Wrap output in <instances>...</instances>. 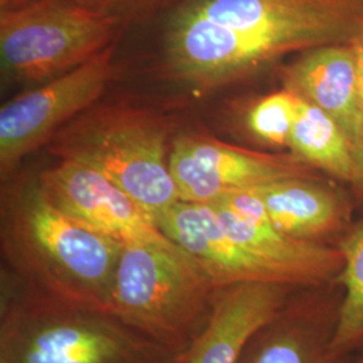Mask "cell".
Segmentation results:
<instances>
[{
	"label": "cell",
	"instance_id": "cell-1",
	"mask_svg": "<svg viewBox=\"0 0 363 363\" xmlns=\"http://www.w3.org/2000/svg\"><path fill=\"white\" fill-rule=\"evenodd\" d=\"M362 33L363 0H184L164 23L162 70L203 94Z\"/></svg>",
	"mask_w": 363,
	"mask_h": 363
},
{
	"label": "cell",
	"instance_id": "cell-2",
	"mask_svg": "<svg viewBox=\"0 0 363 363\" xmlns=\"http://www.w3.org/2000/svg\"><path fill=\"white\" fill-rule=\"evenodd\" d=\"M0 245L18 286L57 304L108 313L123 242L57 208L38 178L3 182Z\"/></svg>",
	"mask_w": 363,
	"mask_h": 363
},
{
	"label": "cell",
	"instance_id": "cell-3",
	"mask_svg": "<svg viewBox=\"0 0 363 363\" xmlns=\"http://www.w3.org/2000/svg\"><path fill=\"white\" fill-rule=\"evenodd\" d=\"M0 308V363H181L115 316L40 298L3 272Z\"/></svg>",
	"mask_w": 363,
	"mask_h": 363
},
{
	"label": "cell",
	"instance_id": "cell-4",
	"mask_svg": "<svg viewBox=\"0 0 363 363\" xmlns=\"http://www.w3.org/2000/svg\"><path fill=\"white\" fill-rule=\"evenodd\" d=\"M172 117L125 103L93 105L58 130L46 148L60 160L100 169L156 220L181 201L169 167Z\"/></svg>",
	"mask_w": 363,
	"mask_h": 363
},
{
	"label": "cell",
	"instance_id": "cell-5",
	"mask_svg": "<svg viewBox=\"0 0 363 363\" xmlns=\"http://www.w3.org/2000/svg\"><path fill=\"white\" fill-rule=\"evenodd\" d=\"M216 286L181 247L123 245L108 315L184 354L208 320Z\"/></svg>",
	"mask_w": 363,
	"mask_h": 363
},
{
	"label": "cell",
	"instance_id": "cell-6",
	"mask_svg": "<svg viewBox=\"0 0 363 363\" xmlns=\"http://www.w3.org/2000/svg\"><path fill=\"white\" fill-rule=\"evenodd\" d=\"M124 28L76 0H33L0 9L1 74L37 86L113 46Z\"/></svg>",
	"mask_w": 363,
	"mask_h": 363
},
{
	"label": "cell",
	"instance_id": "cell-7",
	"mask_svg": "<svg viewBox=\"0 0 363 363\" xmlns=\"http://www.w3.org/2000/svg\"><path fill=\"white\" fill-rule=\"evenodd\" d=\"M115 45L62 76L13 97L0 109V178L10 181L21 162L99 103L116 76Z\"/></svg>",
	"mask_w": 363,
	"mask_h": 363
},
{
	"label": "cell",
	"instance_id": "cell-8",
	"mask_svg": "<svg viewBox=\"0 0 363 363\" xmlns=\"http://www.w3.org/2000/svg\"><path fill=\"white\" fill-rule=\"evenodd\" d=\"M169 167L181 201L191 203H211L223 195L286 178L316 177L315 169L291 152L240 148L199 133L172 139Z\"/></svg>",
	"mask_w": 363,
	"mask_h": 363
},
{
	"label": "cell",
	"instance_id": "cell-9",
	"mask_svg": "<svg viewBox=\"0 0 363 363\" xmlns=\"http://www.w3.org/2000/svg\"><path fill=\"white\" fill-rule=\"evenodd\" d=\"M237 244L300 289L335 284L343 257L337 245L303 241L279 230L259 194L250 189L208 203Z\"/></svg>",
	"mask_w": 363,
	"mask_h": 363
},
{
	"label": "cell",
	"instance_id": "cell-10",
	"mask_svg": "<svg viewBox=\"0 0 363 363\" xmlns=\"http://www.w3.org/2000/svg\"><path fill=\"white\" fill-rule=\"evenodd\" d=\"M38 183L57 208L117 241L179 247L155 218L100 169L77 160H60L39 174Z\"/></svg>",
	"mask_w": 363,
	"mask_h": 363
},
{
	"label": "cell",
	"instance_id": "cell-11",
	"mask_svg": "<svg viewBox=\"0 0 363 363\" xmlns=\"http://www.w3.org/2000/svg\"><path fill=\"white\" fill-rule=\"evenodd\" d=\"M279 283H238L216 288L208 320L181 363H240L250 340L298 291Z\"/></svg>",
	"mask_w": 363,
	"mask_h": 363
},
{
	"label": "cell",
	"instance_id": "cell-12",
	"mask_svg": "<svg viewBox=\"0 0 363 363\" xmlns=\"http://www.w3.org/2000/svg\"><path fill=\"white\" fill-rule=\"evenodd\" d=\"M169 240L190 256L216 288L238 283H279L286 279L237 244L213 206L179 201L156 217Z\"/></svg>",
	"mask_w": 363,
	"mask_h": 363
},
{
	"label": "cell",
	"instance_id": "cell-13",
	"mask_svg": "<svg viewBox=\"0 0 363 363\" xmlns=\"http://www.w3.org/2000/svg\"><path fill=\"white\" fill-rule=\"evenodd\" d=\"M319 289L296 291L250 340L240 363H346L333 345L337 307Z\"/></svg>",
	"mask_w": 363,
	"mask_h": 363
},
{
	"label": "cell",
	"instance_id": "cell-14",
	"mask_svg": "<svg viewBox=\"0 0 363 363\" xmlns=\"http://www.w3.org/2000/svg\"><path fill=\"white\" fill-rule=\"evenodd\" d=\"M283 84L286 89L333 117L357 147L362 138L363 109L351 43L300 52L284 69Z\"/></svg>",
	"mask_w": 363,
	"mask_h": 363
},
{
	"label": "cell",
	"instance_id": "cell-15",
	"mask_svg": "<svg viewBox=\"0 0 363 363\" xmlns=\"http://www.w3.org/2000/svg\"><path fill=\"white\" fill-rule=\"evenodd\" d=\"M273 225L303 241L325 240L349 230L350 206L346 196L318 177H295L253 189Z\"/></svg>",
	"mask_w": 363,
	"mask_h": 363
},
{
	"label": "cell",
	"instance_id": "cell-16",
	"mask_svg": "<svg viewBox=\"0 0 363 363\" xmlns=\"http://www.w3.org/2000/svg\"><path fill=\"white\" fill-rule=\"evenodd\" d=\"M288 150L312 169L352 184L357 169L354 144L333 117L300 97Z\"/></svg>",
	"mask_w": 363,
	"mask_h": 363
},
{
	"label": "cell",
	"instance_id": "cell-17",
	"mask_svg": "<svg viewBox=\"0 0 363 363\" xmlns=\"http://www.w3.org/2000/svg\"><path fill=\"white\" fill-rule=\"evenodd\" d=\"M343 265L335 284L343 288L337 304L334 349L347 355L363 347V222L350 226L337 242Z\"/></svg>",
	"mask_w": 363,
	"mask_h": 363
},
{
	"label": "cell",
	"instance_id": "cell-18",
	"mask_svg": "<svg viewBox=\"0 0 363 363\" xmlns=\"http://www.w3.org/2000/svg\"><path fill=\"white\" fill-rule=\"evenodd\" d=\"M298 96L286 88L261 97L249 108L247 127L259 143L288 148Z\"/></svg>",
	"mask_w": 363,
	"mask_h": 363
},
{
	"label": "cell",
	"instance_id": "cell-19",
	"mask_svg": "<svg viewBox=\"0 0 363 363\" xmlns=\"http://www.w3.org/2000/svg\"><path fill=\"white\" fill-rule=\"evenodd\" d=\"M78 4L116 19L124 27L143 25L160 15H169L184 0H76Z\"/></svg>",
	"mask_w": 363,
	"mask_h": 363
},
{
	"label": "cell",
	"instance_id": "cell-20",
	"mask_svg": "<svg viewBox=\"0 0 363 363\" xmlns=\"http://www.w3.org/2000/svg\"><path fill=\"white\" fill-rule=\"evenodd\" d=\"M354 52H355V62H357V73H358V88H359V97L363 109V33L351 43Z\"/></svg>",
	"mask_w": 363,
	"mask_h": 363
},
{
	"label": "cell",
	"instance_id": "cell-21",
	"mask_svg": "<svg viewBox=\"0 0 363 363\" xmlns=\"http://www.w3.org/2000/svg\"><path fill=\"white\" fill-rule=\"evenodd\" d=\"M355 160H357V169H355V177L351 186H354L361 194H363V133L359 143L355 147Z\"/></svg>",
	"mask_w": 363,
	"mask_h": 363
},
{
	"label": "cell",
	"instance_id": "cell-22",
	"mask_svg": "<svg viewBox=\"0 0 363 363\" xmlns=\"http://www.w3.org/2000/svg\"><path fill=\"white\" fill-rule=\"evenodd\" d=\"M33 0H0V9H13L27 4Z\"/></svg>",
	"mask_w": 363,
	"mask_h": 363
},
{
	"label": "cell",
	"instance_id": "cell-23",
	"mask_svg": "<svg viewBox=\"0 0 363 363\" xmlns=\"http://www.w3.org/2000/svg\"><path fill=\"white\" fill-rule=\"evenodd\" d=\"M361 363H363V362H361Z\"/></svg>",
	"mask_w": 363,
	"mask_h": 363
}]
</instances>
